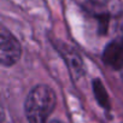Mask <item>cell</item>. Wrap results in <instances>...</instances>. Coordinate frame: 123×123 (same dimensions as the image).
Segmentation results:
<instances>
[{
    "label": "cell",
    "mask_w": 123,
    "mask_h": 123,
    "mask_svg": "<svg viewBox=\"0 0 123 123\" xmlns=\"http://www.w3.org/2000/svg\"><path fill=\"white\" fill-rule=\"evenodd\" d=\"M55 93L45 85L34 87L24 104L25 116L29 123H47L48 116L55 107Z\"/></svg>",
    "instance_id": "1"
},
{
    "label": "cell",
    "mask_w": 123,
    "mask_h": 123,
    "mask_svg": "<svg viewBox=\"0 0 123 123\" xmlns=\"http://www.w3.org/2000/svg\"><path fill=\"white\" fill-rule=\"evenodd\" d=\"M22 48L17 39L6 29L1 28L0 33V62L4 67H12L21 58Z\"/></svg>",
    "instance_id": "2"
},
{
    "label": "cell",
    "mask_w": 123,
    "mask_h": 123,
    "mask_svg": "<svg viewBox=\"0 0 123 123\" xmlns=\"http://www.w3.org/2000/svg\"><path fill=\"white\" fill-rule=\"evenodd\" d=\"M103 59L107 65L119 70L123 67V39L111 41L104 49Z\"/></svg>",
    "instance_id": "3"
},
{
    "label": "cell",
    "mask_w": 123,
    "mask_h": 123,
    "mask_svg": "<svg viewBox=\"0 0 123 123\" xmlns=\"http://www.w3.org/2000/svg\"><path fill=\"white\" fill-rule=\"evenodd\" d=\"M62 55H63L64 60L67 62V65L69 67V70L70 73L75 76V77H80L85 69H83V63H82V59L80 58L79 53L73 51L71 48L69 47H65L64 51L60 52Z\"/></svg>",
    "instance_id": "4"
},
{
    "label": "cell",
    "mask_w": 123,
    "mask_h": 123,
    "mask_svg": "<svg viewBox=\"0 0 123 123\" xmlns=\"http://www.w3.org/2000/svg\"><path fill=\"white\" fill-rule=\"evenodd\" d=\"M93 87H94V92H95V98L99 101V104L101 106L109 107V98H107V93L105 91V88L103 87L101 82L99 80H95L93 82Z\"/></svg>",
    "instance_id": "5"
},
{
    "label": "cell",
    "mask_w": 123,
    "mask_h": 123,
    "mask_svg": "<svg viewBox=\"0 0 123 123\" xmlns=\"http://www.w3.org/2000/svg\"><path fill=\"white\" fill-rule=\"evenodd\" d=\"M47 123H65V122H62V121H58V119H52V121H48Z\"/></svg>",
    "instance_id": "6"
},
{
    "label": "cell",
    "mask_w": 123,
    "mask_h": 123,
    "mask_svg": "<svg viewBox=\"0 0 123 123\" xmlns=\"http://www.w3.org/2000/svg\"><path fill=\"white\" fill-rule=\"evenodd\" d=\"M94 3H97V4H104V3H106L107 0H93Z\"/></svg>",
    "instance_id": "7"
},
{
    "label": "cell",
    "mask_w": 123,
    "mask_h": 123,
    "mask_svg": "<svg viewBox=\"0 0 123 123\" xmlns=\"http://www.w3.org/2000/svg\"><path fill=\"white\" fill-rule=\"evenodd\" d=\"M119 75H121V80H122V82H123V67L119 69Z\"/></svg>",
    "instance_id": "8"
}]
</instances>
